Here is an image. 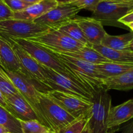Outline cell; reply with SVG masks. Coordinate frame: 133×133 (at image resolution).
I'll use <instances>...</instances> for the list:
<instances>
[{
	"instance_id": "1",
	"label": "cell",
	"mask_w": 133,
	"mask_h": 133,
	"mask_svg": "<svg viewBox=\"0 0 133 133\" xmlns=\"http://www.w3.org/2000/svg\"><path fill=\"white\" fill-rule=\"evenodd\" d=\"M50 51L60 60L66 68L74 73V74L79 78L82 84L92 94L100 90L103 89L102 88L103 78L97 71L96 65L57 52L52 51Z\"/></svg>"
},
{
	"instance_id": "2",
	"label": "cell",
	"mask_w": 133,
	"mask_h": 133,
	"mask_svg": "<svg viewBox=\"0 0 133 133\" xmlns=\"http://www.w3.org/2000/svg\"><path fill=\"white\" fill-rule=\"evenodd\" d=\"M10 38L15 42L42 66L51 69L66 77L74 81L75 83L84 86L80 81L79 78L74 74V73L66 68V66L60 61V60L50 51L37 44H34L33 42L28 40L11 38Z\"/></svg>"
},
{
	"instance_id": "3",
	"label": "cell",
	"mask_w": 133,
	"mask_h": 133,
	"mask_svg": "<svg viewBox=\"0 0 133 133\" xmlns=\"http://www.w3.org/2000/svg\"><path fill=\"white\" fill-rule=\"evenodd\" d=\"M92 103L88 116L90 133H112L107 127L108 116L112 107V98L108 91L101 89L94 93Z\"/></svg>"
},
{
	"instance_id": "4",
	"label": "cell",
	"mask_w": 133,
	"mask_h": 133,
	"mask_svg": "<svg viewBox=\"0 0 133 133\" xmlns=\"http://www.w3.org/2000/svg\"><path fill=\"white\" fill-rule=\"evenodd\" d=\"M43 93L75 119L89 116L92 106L90 100L53 90Z\"/></svg>"
},
{
	"instance_id": "5",
	"label": "cell",
	"mask_w": 133,
	"mask_h": 133,
	"mask_svg": "<svg viewBox=\"0 0 133 133\" xmlns=\"http://www.w3.org/2000/svg\"><path fill=\"white\" fill-rule=\"evenodd\" d=\"M28 40L48 50L59 53L76 51L84 47L83 44L68 37L58 30L52 28Z\"/></svg>"
},
{
	"instance_id": "6",
	"label": "cell",
	"mask_w": 133,
	"mask_h": 133,
	"mask_svg": "<svg viewBox=\"0 0 133 133\" xmlns=\"http://www.w3.org/2000/svg\"><path fill=\"white\" fill-rule=\"evenodd\" d=\"M49 27L30 21L11 19L0 22V35L6 38L29 40L42 35Z\"/></svg>"
},
{
	"instance_id": "7",
	"label": "cell",
	"mask_w": 133,
	"mask_h": 133,
	"mask_svg": "<svg viewBox=\"0 0 133 133\" xmlns=\"http://www.w3.org/2000/svg\"><path fill=\"white\" fill-rule=\"evenodd\" d=\"M132 10L133 5L102 0L92 12V18L99 21L103 25L126 28L127 26L119 23V20Z\"/></svg>"
},
{
	"instance_id": "8",
	"label": "cell",
	"mask_w": 133,
	"mask_h": 133,
	"mask_svg": "<svg viewBox=\"0 0 133 133\" xmlns=\"http://www.w3.org/2000/svg\"><path fill=\"white\" fill-rule=\"evenodd\" d=\"M38 96L42 114L51 131L58 133L76 119L43 92L39 91Z\"/></svg>"
},
{
	"instance_id": "9",
	"label": "cell",
	"mask_w": 133,
	"mask_h": 133,
	"mask_svg": "<svg viewBox=\"0 0 133 133\" xmlns=\"http://www.w3.org/2000/svg\"><path fill=\"white\" fill-rule=\"evenodd\" d=\"M4 71H5L16 88L18 90V92L32 107L36 112L39 122L42 125L48 127V125L45 118H44L40 105L38 96L39 90L37 89L33 82L19 73L12 72L6 70Z\"/></svg>"
},
{
	"instance_id": "10",
	"label": "cell",
	"mask_w": 133,
	"mask_h": 133,
	"mask_svg": "<svg viewBox=\"0 0 133 133\" xmlns=\"http://www.w3.org/2000/svg\"><path fill=\"white\" fill-rule=\"evenodd\" d=\"M5 38L12 44L13 49L18 57L22 68V74L32 81L35 84L36 83L44 87V92L50 90L47 87L46 76L42 66L15 42L9 38Z\"/></svg>"
},
{
	"instance_id": "11",
	"label": "cell",
	"mask_w": 133,
	"mask_h": 133,
	"mask_svg": "<svg viewBox=\"0 0 133 133\" xmlns=\"http://www.w3.org/2000/svg\"><path fill=\"white\" fill-rule=\"evenodd\" d=\"M46 76L47 87L50 90L60 91L92 101L93 94L84 86L58 74L57 71L42 66Z\"/></svg>"
},
{
	"instance_id": "12",
	"label": "cell",
	"mask_w": 133,
	"mask_h": 133,
	"mask_svg": "<svg viewBox=\"0 0 133 133\" xmlns=\"http://www.w3.org/2000/svg\"><path fill=\"white\" fill-rule=\"evenodd\" d=\"M80 10L81 9L70 3L59 1L56 7L35 19L34 22L49 28H55L60 25L74 19Z\"/></svg>"
},
{
	"instance_id": "13",
	"label": "cell",
	"mask_w": 133,
	"mask_h": 133,
	"mask_svg": "<svg viewBox=\"0 0 133 133\" xmlns=\"http://www.w3.org/2000/svg\"><path fill=\"white\" fill-rule=\"evenodd\" d=\"M5 99L7 105L6 110L16 119L23 121L35 119L39 122L35 110L20 94L6 96Z\"/></svg>"
},
{
	"instance_id": "14",
	"label": "cell",
	"mask_w": 133,
	"mask_h": 133,
	"mask_svg": "<svg viewBox=\"0 0 133 133\" xmlns=\"http://www.w3.org/2000/svg\"><path fill=\"white\" fill-rule=\"evenodd\" d=\"M74 19L82 30L91 45H101V41L107 33L101 22L92 17L76 16Z\"/></svg>"
},
{
	"instance_id": "15",
	"label": "cell",
	"mask_w": 133,
	"mask_h": 133,
	"mask_svg": "<svg viewBox=\"0 0 133 133\" xmlns=\"http://www.w3.org/2000/svg\"><path fill=\"white\" fill-rule=\"evenodd\" d=\"M132 118L133 99H129L119 105L111 107L108 116L107 127L112 131Z\"/></svg>"
},
{
	"instance_id": "16",
	"label": "cell",
	"mask_w": 133,
	"mask_h": 133,
	"mask_svg": "<svg viewBox=\"0 0 133 133\" xmlns=\"http://www.w3.org/2000/svg\"><path fill=\"white\" fill-rule=\"evenodd\" d=\"M0 66L4 70L22 74L19 60L12 44L1 35H0Z\"/></svg>"
},
{
	"instance_id": "17",
	"label": "cell",
	"mask_w": 133,
	"mask_h": 133,
	"mask_svg": "<svg viewBox=\"0 0 133 133\" xmlns=\"http://www.w3.org/2000/svg\"><path fill=\"white\" fill-rule=\"evenodd\" d=\"M59 3L57 0H42L31 5L21 12L14 13L12 19L34 22L49 10L56 7Z\"/></svg>"
},
{
	"instance_id": "18",
	"label": "cell",
	"mask_w": 133,
	"mask_h": 133,
	"mask_svg": "<svg viewBox=\"0 0 133 133\" xmlns=\"http://www.w3.org/2000/svg\"><path fill=\"white\" fill-rule=\"evenodd\" d=\"M102 88L106 90L127 91L133 88V70L103 80Z\"/></svg>"
},
{
	"instance_id": "19",
	"label": "cell",
	"mask_w": 133,
	"mask_h": 133,
	"mask_svg": "<svg viewBox=\"0 0 133 133\" xmlns=\"http://www.w3.org/2000/svg\"><path fill=\"white\" fill-rule=\"evenodd\" d=\"M61 54L77 58L81 61L93 64L95 65L105 63V62H111L107 58H105V57H103L102 55L100 54L92 47L84 46L82 49L76 51L66 52V53H62Z\"/></svg>"
},
{
	"instance_id": "20",
	"label": "cell",
	"mask_w": 133,
	"mask_h": 133,
	"mask_svg": "<svg viewBox=\"0 0 133 133\" xmlns=\"http://www.w3.org/2000/svg\"><path fill=\"white\" fill-rule=\"evenodd\" d=\"M96 69L104 79L117 76L133 70V63L108 62L97 64Z\"/></svg>"
},
{
	"instance_id": "21",
	"label": "cell",
	"mask_w": 133,
	"mask_h": 133,
	"mask_svg": "<svg viewBox=\"0 0 133 133\" xmlns=\"http://www.w3.org/2000/svg\"><path fill=\"white\" fill-rule=\"evenodd\" d=\"M92 47L111 62L133 63V53L130 51L114 50L101 45H94Z\"/></svg>"
},
{
	"instance_id": "22",
	"label": "cell",
	"mask_w": 133,
	"mask_h": 133,
	"mask_svg": "<svg viewBox=\"0 0 133 133\" xmlns=\"http://www.w3.org/2000/svg\"><path fill=\"white\" fill-rule=\"evenodd\" d=\"M55 29L58 30L59 32H62L68 37L73 39L75 41L78 42L80 44H83L84 46L92 47L87 38L84 36L82 30L77 25V23L74 21V19L68 22L60 25L58 27H55Z\"/></svg>"
},
{
	"instance_id": "23",
	"label": "cell",
	"mask_w": 133,
	"mask_h": 133,
	"mask_svg": "<svg viewBox=\"0 0 133 133\" xmlns=\"http://www.w3.org/2000/svg\"><path fill=\"white\" fill-rule=\"evenodd\" d=\"M133 38V31L125 35L114 36L107 33L102 40L101 45L114 50H127L129 44Z\"/></svg>"
},
{
	"instance_id": "24",
	"label": "cell",
	"mask_w": 133,
	"mask_h": 133,
	"mask_svg": "<svg viewBox=\"0 0 133 133\" xmlns=\"http://www.w3.org/2000/svg\"><path fill=\"white\" fill-rule=\"evenodd\" d=\"M0 125L6 127L10 133H22L19 120L1 106H0Z\"/></svg>"
},
{
	"instance_id": "25",
	"label": "cell",
	"mask_w": 133,
	"mask_h": 133,
	"mask_svg": "<svg viewBox=\"0 0 133 133\" xmlns=\"http://www.w3.org/2000/svg\"><path fill=\"white\" fill-rule=\"evenodd\" d=\"M18 120L20 123L22 133H44L51 131L50 129L37 120Z\"/></svg>"
},
{
	"instance_id": "26",
	"label": "cell",
	"mask_w": 133,
	"mask_h": 133,
	"mask_svg": "<svg viewBox=\"0 0 133 133\" xmlns=\"http://www.w3.org/2000/svg\"><path fill=\"white\" fill-rule=\"evenodd\" d=\"M0 92L2 93L4 97L19 93L18 90L16 88L5 71L1 66H0Z\"/></svg>"
},
{
	"instance_id": "27",
	"label": "cell",
	"mask_w": 133,
	"mask_h": 133,
	"mask_svg": "<svg viewBox=\"0 0 133 133\" xmlns=\"http://www.w3.org/2000/svg\"><path fill=\"white\" fill-rule=\"evenodd\" d=\"M88 123V117L76 119L58 133H82Z\"/></svg>"
},
{
	"instance_id": "28",
	"label": "cell",
	"mask_w": 133,
	"mask_h": 133,
	"mask_svg": "<svg viewBox=\"0 0 133 133\" xmlns=\"http://www.w3.org/2000/svg\"><path fill=\"white\" fill-rule=\"evenodd\" d=\"M101 1L102 0H68L66 2L70 3L81 10L85 9L94 12Z\"/></svg>"
},
{
	"instance_id": "29",
	"label": "cell",
	"mask_w": 133,
	"mask_h": 133,
	"mask_svg": "<svg viewBox=\"0 0 133 133\" xmlns=\"http://www.w3.org/2000/svg\"><path fill=\"white\" fill-rule=\"evenodd\" d=\"M14 13L21 12L31 6L21 0H3Z\"/></svg>"
},
{
	"instance_id": "30",
	"label": "cell",
	"mask_w": 133,
	"mask_h": 133,
	"mask_svg": "<svg viewBox=\"0 0 133 133\" xmlns=\"http://www.w3.org/2000/svg\"><path fill=\"white\" fill-rule=\"evenodd\" d=\"M13 16L14 12L10 10V8L3 0H0V22L12 19Z\"/></svg>"
},
{
	"instance_id": "31",
	"label": "cell",
	"mask_w": 133,
	"mask_h": 133,
	"mask_svg": "<svg viewBox=\"0 0 133 133\" xmlns=\"http://www.w3.org/2000/svg\"><path fill=\"white\" fill-rule=\"evenodd\" d=\"M119 22L125 26L126 25L128 24V23H133V10L131 11V12L126 14L125 16L123 17V18H121L119 20Z\"/></svg>"
},
{
	"instance_id": "32",
	"label": "cell",
	"mask_w": 133,
	"mask_h": 133,
	"mask_svg": "<svg viewBox=\"0 0 133 133\" xmlns=\"http://www.w3.org/2000/svg\"><path fill=\"white\" fill-rule=\"evenodd\" d=\"M121 133H133V122L129 124L124 126L122 128Z\"/></svg>"
},
{
	"instance_id": "33",
	"label": "cell",
	"mask_w": 133,
	"mask_h": 133,
	"mask_svg": "<svg viewBox=\"0 0 133 133\" xmlns=\"http://www.w3.org/2000/svg\"><path fill=\"white\" fill-rule=\"evenodd\" d=\"M0 106L3 107L5 109H7V105H6L5 97L1 92H0Z\"/></svg>"
},
{
	"instance_id": "34",
	"label": "cell",
	"mask_w": 133,
	"mask_h": 133,
	"mask_svg": "<svg viewBox=\"0 0 133 133\" xmlns=\"http://www.w3.org/2000/svg\"><path fill=\"white\" fill-rule=\"evenodd\" d=\"M21 1H23V2L26 3L27 4H29V5H34V4L40 2V1H42V0H21Z\"/></svg>"
},
{
	"instance_id": "35",
	"label": "cell",
	"mask_w": 133,
	"mask_h": 133,
	"mask_svg": "<svg viewBox=\"0 0 133 133\" xmlns=\"http://www.w3.org/2000/svg\"><path fill=\"white\" fill-rule=\"evenodd\" d=\"M109 1H116V2H119V3H127V4L133 5V0H109Z\"/></svg>"
},
{
	"instance_id": "36",
	"label": "cell",
	"mask_w": 133,
	"mask_h": 133,
	"mask_svg": "<svg viewBox=\"0 0 133 133\" xmlns=\"http://www.w3.org/2000/svg\"><path fill=\"white\" fill-rule=\"evenodd\" d=\"M0 133H10V131L2 125H0Z\"/></svg>"
},
{
	"instance_id": "37",
	"label": "cell",
	"mask_w": 133,
	"mask_h": 133,
	"mask_svg": "<svg viewBox=\"0 0 133 133\" xmlns=\"http://www.w3.org/2000/svg\"><path fill=\"white\" fill-rule=\"evenodd\" d=\"M127 50L130 51L132 52L133 53V38L132 40H131V41L130 42L128 46H127Z\"/></svg>"
},
{
	"instance_id": "38",
	"label": "cell",
	"mask_w": 133,
	"mask_h": 133,
	"mask_svg": "<svg viewBox=\"0 0 133 133\" xmlns=\"http://www.w3.org/2000/svg\"><path fill=\"white\" fill-rule=\"evenodd\" d=\"M82 133H90V131H89V129H88V123H87V125H86L85 128H84V129L83 130V132Z\"/></svg>"
},
{
	"instance_id": "39",
	"label": "cell",
	"mask_w": 133,
	"mask_h": 133,
	"mask_svg": "<svg viewBox=\"0 0 133 133\" xmlns=\"http://www.w3.org/2000/svg\"><path fill=\"white\" fill-rule=\"evenodd\" d=\"M44 133H57V132H54V131H48V132H44Z\"/></svg>"
},
{
	"instance_id": "40",
	"label": "cell",
	"mask_w": 133,
	"mask_h": 133,
	"mask_svg": "<svg viewBox=\"0 0 133 133\" xmlns=\"http://www.w3.org/2000/svg\"><path fill=\"white\" fill-rule=\"evenodd\" d=\"M58 1H68V0H57Z\"/></svg>"
}]
</instances>
